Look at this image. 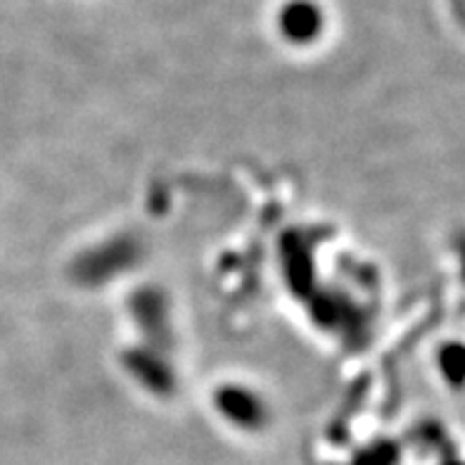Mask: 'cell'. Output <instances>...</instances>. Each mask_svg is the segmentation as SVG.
Returning a JSON list of instances; mask_svg holds the SVG:
<instances>
[{
    "label": "cell",
    "instance_id": "obj_1",
    "mask_svg": "<svg viewBox=\"0 0 465 465\" xmlns=\"http://www.w3.org/2000/svg\"><path fill=\"white\" fill-rule=\"evenodd\" d=\"M321 26V13L319 7L309 3V0H294L285 7L282 13V29L290 38H312L316 36V31Z\"/></svg>",
    "mask_w": 465,
    "mask_h": 465
}]
</instances>
